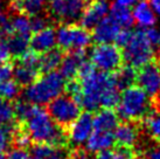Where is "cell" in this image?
Returning a JSON list of instances; mask_svg holds the SVG:
<instances>
[{"label": "cell", "instance_id": "1", "mask_svg": "<svg viewBox=\"0 0 160 159\" xmlns=\"http://www.w3.org/2000/svg\"><path fill=\"white\" fill-rule=\"evenodd\" d=\"M21 124L34 144H48L56 149H63L69 143L67 131L60 128L48 111L40 105H34L31 116Z\"/></svg>", "mask_w": 160, "mask_h": 159}, {"label": "cell", "instance_id": "2", "mask_svg": "<svg viewBox=\"0 0 160 159\" xmlns=\"http://www.w3.org/2000/svg\"><path fill=\"white\" fill-rule=\"evenodd\" d=\"M77 79L81 83V96L78 103L85 111H96L101 106L103 93L116 85L112 74H107L95 68L91 62L85 61L81 67Z\"/></svg>", "mask_w": 160, "mask_h": 159}, {"label": "cell", "instance_id": "3", "mask_svg": "<svg viewBox=\"0 0 160 159\" xmlns=\"http://www.w3.org/2000/svg\"><path fill=\"white\" fill-rule=\"evenodd\" d=\"M66 79L58 70L42 74L40 77L23 89L25 101L34 105L49 104L56 97L61 96L66 90Z\"/></svg>", "mask_w": 160, "mask_h": 159}, {"label": "cell", "instance_id": "4", "mask_svg": "<svg viewBox=\"0 0 160 159\" xmlns=\"http://www.w3.org/2000/svg\"><path fill=\"white\" fill-rule=\"evenodd\" d=\"M153 110V103L147 93L139 85H131L120 94L117 115L124 121L140 122Z\"/></svg>", "mask_w": 160, "mask_h": 159}, {"label": "cell", "instance_id": "5", "mask_svg": "<svg viewBox=\"0 0 160 159\" xmlns=\"http://www.w3.org/2000/svg\"><path fill=\"white\" fill-rule=\"evenodd\" d=\"M122 52L126 64L133 68H142L146 63L158 58L156 56L152 44L147 40L144 29L132 32L131 39L124 48H122Z\"/></svg>", "mask_w": 160, "mask_h": 159}, {"label": "cell", "instance_id": "6", "mask_svg": "<svg viewBox=\"0 0 160 159\" xmlns=\"http://www.w3.org/2000/svg\"><path fill=\"white\" fill-rule=\"evenodd\" d=\"M90 0H48V15L60 25L80 22Z\"/></svg>", "mask_w": 160, "mask_h": 159}, {"label": "cell", "instance_id": "7", "mask_svg": "<svg viewBox=\"0 0 160 159\" xmlns=\"http://www.w3.org/2000/svg\"><path fill=\"white\" fill-rule=\"evenodd\" d=\"M81 108L82 106L80 105L78 102L74 100L70 95L66 94V95L58 96L50 102L48 104L47 111L54 122L60 128L64 129L67 131V129L82 114Z\"/></svg>", "mask_w": 160, "mask_h": 159}, {"label": "cell", "instance_id": "8", "mask_svg": "<svg viewBox=\"0 0 160 159\" xmlns=\"http://www.w3.org/2000/svg\"><path fill=\"white\" fill-rule=\"evenodd\" d=\"M123 52L117 44H98L90 52V62L98 70L113 74L123 66Z\"/></svg>", "mask_w": 160, "mask_h": 159}, {"label": "cell", "instance_id": "9", "mask_svg": "<svg viewBox=\"0 0 160 159\" xmlns=\"http://www.w3.org/2000/svg\"><path fill=\"white\" fill-rule=\"evenodd\" d=\"M92 39L88 29L78 25H61L56 31V41L63 52L87 49Z\"/></svg>", "mask_w": 160, "mask_h": 159}, {"label": "cell", "instance_id": "10", "mask_svg": "<svg viewBox=\"0 0 160 159\" xmlns=\"http://www.w3.org/2000/svg\"><path fill=\"white\" fill-rule=\"evenodd\" d=\"M136 82L152 98L160 91V61L159 58L146 63L137 71Z\"/></svg>", "mask_w": 160, "mask_h": 159}, {"label": "cell", "instance_id": "11", "mask_svg": "<svg viewBox=\"0 0 160 159\" xmlns=\"http://www.w3.org/2000/svg\"><path fill=\"white\" fill-rule=\"evenodd\" d=\"M93 132V115L89 111L82 112L78 118L67 129L68 141L71 145L80 146L87 143Z\"/></svg>", "mask_w": 160, "mask_h": 159}, {"label": "cell", "instance_id": "12", "mask_svg": "<svg viewBox=\"0 0 160 159\" xmlns=\"http://www.w3.org/2000/svg\"><path fill=\"white\" fill-rule=\"evenodd\" d=\"M110 1L109 0H90L89 5L81 18V26L91 31L97 26L103 19L107 18L110 12Z\"/></svg>", "mask_w": 160, "mask_h": 159}, {"label": "cell", "instance_id": "13", "mask_svg": "<svg viewBox=\"0 0 160 159\" xmlns=\"http://www.w3.org/2000/svg\"><path fill=\"white\" fill-rule=\"evenodd\" d=\"M85 55H87L85 49L67 52V53L64 54L62 63L60 66L61 75L66 80H68V81L76 79L77 75H78V71H80L82 64L87 61Z\"/></svg>", "mask_w": 160, "mask_h": 159}, {"label": "cell", "instance_id": "14", "mask_svg": "<svg viewBox=\"0 0 160 159\" xmlns=\"http://www.w3.org/2000/svg\"><path fill=\"white\" fill-rule=\"evenodd\" d=\"M140 131V123L139 122H131V121H124L118 124L116 128L115 141L119 146H126L132 147L136 145V143L139 137Z\"/></svg>", "mask_w": 160, "mask_h": 159}, {"label": "cell", "instance_id": "15", "mask_svg": "<svg viewBox=\"0 0 160 159\" xmlns=\"http://www.w3.org/2000/svg\"><path fill=\"white\" fill-rule=\"evenodd\" d=\"M56 44V31L52 26H49L38 33H34V35L31 38L29 46L32 50L42 55L55 48Z\"/></svg>", "mask_w": 160, "mask_h": 159}, {"label": "cell", "instance_id": "16", "mask_svg": "<svg viewBox=\"0 0 160 159\" xmlns=\"http://www.w3.org/2000/svg\"><path fill=\"white\" fill-rule=\"evenodd\" d=\"M120 31V27L110 17H107L92 29V39L97 44H111L116 41Z\"/></svg>", "mask_w": 160, "mask_h": 159}, {"label": "cell", "instance_id": "17", "mask_svg": "<svg viewBox=\"0 0 160 159\" xmlns=\"http://www.w3.org/2000/svg\"><path fill=\"white\" fill-rule=\"evenodd\" d=\"M119 124V116L112 109H102L93 115V130L113 132Z\"/></svg>", "mask_w": 160, "mask_h": 159}, {"label": "cell", "instance_id": "18", "mask_svg": "<svg viewBox=\"0 0 160 159\" xmlns=\"http://www.w3.org/2000/svg\"><path fill=\"white\" fill-rule=\"evenodd\" d=\"M132 15H133V19L134 21L137 22V25L142 28L153 27L157 22V17L154 11L150 6V4L145 0L138 3L134 6Z\"/></svg>", "mask_w": 160, "mask_h": 159}, {"label": "cell", "instance_id": "19", "mask_svg": "<svg viewBox=\"0 0 160 159\" xmlns=\"http://www.w3.org/2000/svg\"><path fill=\"white\" fill-rule=\"evenodd\" d=\"M41 71L39 68L31 66H26L20 62H15L14 64V71H13V77L14 81L21 85V87H28L31 85L33 82H35L36 80L40 77Z\"/></svg>", "mask_w": 160, "mask_h": 159}, {"label": "cell", "instance_id": "20", "mask_svg": "<svg viewBox=\"0 0 160 159\" xmlns=\"http://www.w3.org/2000/svg\"><path fill=\"white\" fill-rule=\"evenodd\" d=\"M46 0H11L9 8L15 14L34 17L42 12Z\"/></svg>", "mask_w": 160, "mask_h": 159}, {"label": "cell", "instance_id": "21", "mask_svg": "<svg viewBox=\"0 0 160 159\" xmlns=\"http://www.w3.org/2000/svg\"><path fill=\"white\" fill-rule=\"evenodd\" d=\"M115 141L113 132H104V131H95L93 130L89 139L87 141V150L89 152L97 153L98 151L111 149Z\"/></svg>", "mask_w": 160, "mask_h": 159}, {"label": "cell", "instance_id": "22", "mask_svg": "<svg viewBox=\"0 0 160 159\" xmlns=\"http://www.w3.org/2000/svg\"><path fill=\"white\" fill-rule=\"evenodd\" d=\"M64 52L62 49L54 48L47 53L42 54L40 56V71L43 74L55 71L58 67L61 66L62 60L64 58Z\"/></svg>", "mask_w": 160, "mask_h": 159}, {"label": "cell", "instance_id": "23", "mask_svg": "<svg viewBox=\"0 0 160 159\" xmlns=\"http://www.w3.org/2000/svg\"><path fill=\"white\" fill-rule=\"evenodd\" d=\"M109 14H110L109 17L123 29H130L133 26L134 19L129 7H125V6L115 3L111 5Z\"/></svg>", "mask_w": 160, "mask_h": 159}, {"label": "cell", "instance_id": "24", "mask_svg": "<svg viewBox=\"0 0 160 159\" xmlns=\"http://www.w3.org/2000/svg\"><path fill=\"white\" fill-rule=\"evenodd\" d=\"M112 77H113L116 87L119 90H124V89L131 87L136 82L137 71L133 67L129 66V64H124L112 74Z\"/></svg>", "mask_w": 160, "mask_h": 159}, {"label": "cell", "instance_id": "25", "mask_svg": "<svg viewBox=\"0 0 160 159\" xmlns=\"http://www.w3.org/2000/svg\"><path fill=\"white\" fill-rule=\"evenodd\" d=\"M140 122H142V126L145 130V132L152 139L160 141V111L153 109Z\"/></svg>", "mask_w": 160, "mask_h": 159}, {"label": "cell", "instance_id": "26", "mask_svg": "<svg viewBox=\"0 0 160 159\" xmlns=\"http://www.w3.org/2000/svg\"><path fill=\"white\" fill-rule=\"evenodd\" d=\"M31 44V35H21V34H15L11 36L7 40V46H8L9 53L14 58H20L23 53L28 50V46Z\"/></svg>", "mask_w": 160, "mask_h": 159}, {"label": "cell", "instance_id": "27", "mask_svg": "<svg viewBox=\"0 0 160 159\" xmlns=\"http://www.w3.org/2000/svg\"><path fill=\"white\" fill-rule=\"evenodd\" d=\"M15 121L13 102L0 98V126H13Z\"/></svg>", "mask_w": 160, "mask_h": 159}, {"label": "cell", "instance_id": "28", "mask_svg": "<svg viewBox=\"0 0 160 159\" xmlns=\"http://www.w3.org/2000/svg\"><path fill=\"white\" fill-rule=\"evenodd\" d=\"M12 20V27L15 34L21 35H31L32 27H31V19L23 14H17Z\"/></svg>", "mask_w": 160, "mask_h": 159}, {"label": "cell", "instance_id": "29", "mask_svg": "<svg viewBox=\"0 0 160 159\" xmlns=\"http://www.w3.org/2000/svg\"><path fill=\"white\" fill-rule=\"evenodd\" d=\"M20 93V85L15 81H6L0 82V98H5L12 101L17 98Z\"/></svg>", "mask_w": 160, "mask_h": 159}, {"label": "cell", "instance_id": "30", "mask_svg": "<svg viewBox=\"0 0 160 159\" xmlns=\"http://www.w3.org/2000/svg\"><path fill=\"white\" fill-rule=\"evenodd\" d=\"M14 125L13 126H0V155H4L8 149L9 144L12 141V130Z\"/></svg>", "mask_w": 160, "mask_h": 159}, {"label": "cell", "instance_id": "31", "mask_svg": "<svg viewBox=\"0 0 160 159\" xmlns=\"http://www.w3.org/2000/svg\"><path fill=\"white\" fill-rule=\"evenodd\" d=\"M50 18H46L45 15L42 14H38V15H34V17H31V27H32V32L34 33H38V32L42 31L47 28L48 26V22Z\"/></svg>", "mask_w": 160, "mask_h": 159}, {"label": "cell", "instance_id": "32", "mask_svg": "<svg viewBox=\"0 0 160 159\" xmlns=\"http://www.w3.org/2000/svg\"><path fill=\"white\" fill-rule=\"evenodd\" d=\"M145 34L152 47L160 49V27H150L145 31Z\"/></svg>", "mask_w": 160, "mask_h": 159}, {"label": "cell", "instance_id": "33", "mask_svg": "<svg viewBox=\"0 0 160 159\" xmlns=\"http://www.w3.org/2000/svg\"><path fill=\"white\" fill-rule=\"evenodd\" d=\"M112 159H134V152L131 147L119 146L113 150V158Z\"/></svg>", "mask_w": 160, "mask_h": 159}, {"label": "cell", "instance_id": "34", "mask_svg": "<svg viewBox=\"0 0 160 159\" xmlns=\"http://www.w3.org/2000/svg\"><path fill=\"white\" fill-rule=\"evenodd\" d=\"M14 64L12 62H6L4 64L0 66V82H6L11 81L13 77Z\"/></svg>", "mask_w": 160, "mask_h": 159}, {"label": "cell", "instance_id": "35", "mask_svg": "<svg viewBox=\"0 0 160 159\" xmlns=\"http://www.w3.org/2000/svg\"><path fill=\"white\" fill-rule=\"evenodd\" d=\"M131 36H132V32L130 31V29H122L115 41L116 44H117L119 48H124L125 46L128 44V42L130 41Z\"/></svg>", "mask_w": 160, "mask_h": 159}, {"label": "cell", "instance_id": "36", "mask_svg": "<svg viewBox=\"0 0 160 159\" xmlns=\"http://www.w3.org/2000/svg\"><path fill=\"white\" fill-rule=\"evenodd\" d=\"M9 56H11V53H9L8 46H7V41L0 39V66L8 62Z\"/></svg>", "mask_w": 160, "mask_h": 159}, {"label": "cell", "instance_id": "37", "mask_svg": "<svg viewBox=\"0 0 160 159\" xmlns=\"http://www.w3.org/2000/svg\"><path fill=\"white\" fill-rule=\"evenodd\" d=\"M8 159H32L29 153L26 150H21V149H14L9 152Z\"/></svg>", "mask_w": 160, "mask_h": 159}, {"label": "cell", "instance_id": "38", "mask_svg": "<svg viewBox=\"0 0 160 159\" xmlns=\"http://www.w3.org/2000/svg\"><path fill=\"white\" fill-rule=\"evenodd\" d=\"M113 158V150L108 149V150L98 151L96 153V159H112Z\"/></svg>", "mask_w": 160, "mask_h": 159}, {"label": "cell", "instance_id": "39", "mask_svg": "<svg viewBox=\"0 0 160 159\" xmlns=\"http://www.w3.org/2000/svg\"><path fill=\"white\" fill-rule=\"evenodd\" d=\"M147 159H160V147H153L148 151Z\"/></svg>", "mask_w": 160, "mask_h": 159}, {"label": "cell", "instance_id": "40", "mask_svg": "<svg viewBox=\"0 0 160 159\" xmlns=\"http://www.w3.org/2000/svg\"><path fill=\"white\" fill-rule=\"evenodd\" d=\"M152 103H153V109H156L157 111H160V91L152 98Z\"/></svg>", "mask_w": 160, "mask_h": 159}, {"label": "cell", "instance_id": "41", "mask_svg": "<svg viewBox=\"0 0 160 159\" xmlns=\"http://www.w3.org/2000/svg\"><path fill=\"white\" fill-rule=\"evenodd\" d=\"M137 0H115L116 4H119L122 6H125V7H129L131 5H133Z\"/></svg>", "mask_w": 160, "mask_h": 159}, {"label": "cell", "instance_id": "42", "mask_svg": "<svg viewBox=\"0 0 160 159\" xmlns=\"http://www.w3.org/2000/svg\"><path fill=\"white\" fill-rule=\"evenodd\" d=\"M152 8L154 13L160 17V1H152Z\"/></svg>", "mask_w": 160, "mask_h": 159}, {"label": "cell", "instance_id": "43", "mask_svg": "<svg viewBox=\"0 0 160 159\" xmlns=\"http://www.w3.org/2000/svg\"><path fill=\"white\" fill-rule=\"evenodd\" d=\"M2 15V3H1V0H0V17Z\"/></svg>", "mask_w": 160, "mask_h": 159}, {"label": "cell", "instance_id": "44", "mask_svg": "<svg viewBox=\"0 0 160 159\" xmlns=\"http://www.w3.org/2000/svg\"><path fill=\"white\" fill-rule=\"evenodd\" d=\"M0 159H8V157H6L5 155H0Z\"/></svg>", "mask_w": 160, "mask_h": 159}, {"label": "cell", "instance_id": "45", "mask_svg": "<svg viewBox=\"0 0 160 159\" xmlns=\"http://www.w3.org/2000/svg\"><path fill=\"white\" fill-rule=\"evenodd\" d=\"M152 1H160V0H152Z\"/></svg>", "mask_w": 160, "mask_h": 159}, {"label": "cell", "instance_id": "46", "mask_svg": "<svg viewBox=\"0 0 160 159\" xmlns=\"http://www.w3.org/2000/svg\"><path fill=\"white\" fill-rule=\"evenodd\" d=\"M137 159H145V158H137Z\"/></svg>", "mask_w": 160, "mask_h": 159}]
</instances>
